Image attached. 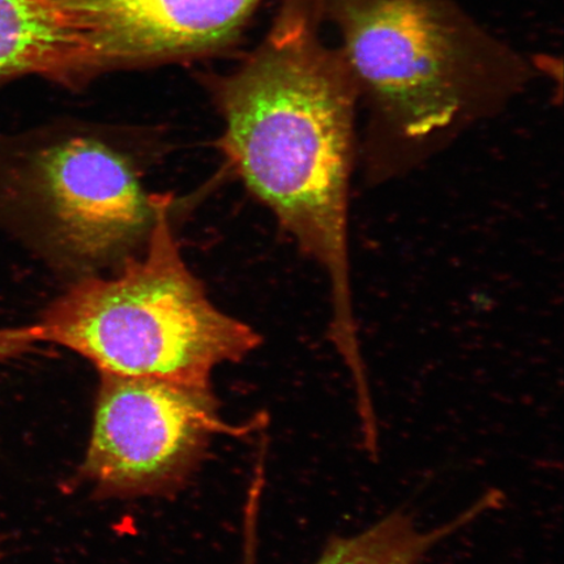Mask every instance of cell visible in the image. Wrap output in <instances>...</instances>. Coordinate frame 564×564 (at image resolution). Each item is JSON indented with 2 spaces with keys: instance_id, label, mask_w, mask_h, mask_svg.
I'll use <instances>...</instances> for the list:
<instances>
[{
  "instance_id": "1",
  "label": "cell",
  "mask_w": 564,
  "mask_h": 564,
  "mask_svg": "<svg viewBox=\"0 0 564 564\" xmlns=\"http://www.w3.org/2000/svg\"><path fill=\"white\" fill-rule=\"evenodd\" d=\"M322 25L314 0H284L262 44L212 88L224 121L218 147L247 189L326 274L329 337L359 379L366 365L348 228L359 97Z\"/></svg>"
},
{
  "instance_id": "2",
  "label": "cell",
  "mask_w": 564,
  "mask_h": 564,
  "mask_svg": "<svg viewBox=\"0 0 564 564\" xmlns=\"http://www.w3.org/2000/svg\"><path fill=\"white\" fill-rule=\"evenodd\" d=\"M369 115V167L387 178L503 108L533 79L519 53L455 0H314Z\"/></svg>"
},
{
  "instance_id": "3",
  "label": "cell",
  "mask_w": 564,
  "mask_h": 564,
  "mask_svg": "<svg viewBox=\"0 0 564 564\" xmlns=\"http://www.w3.org/2000/svg\"><path fill=\"white\" fill-rule=\"evenodd\" d=\"M173 197L158 194L143 252L108 274L74 281L47 306L41 343L76 352L100 376L210 387L212 373L262 344L249 324L221 312L182 257Z\"/></svg>"
},
{
  "instance_id": "4",
  "label": "cell",
  "mask_w": 564,
  "mask_h": 564,
  "mask_svg": "<svg viewBox=\"0 0 564 564\" xmlns=\"http://www.w3.org/2000/svg\"><path fill=\"white\" fill-rule=\"evenodd\" d=\"M158 137L117 127H56L28 148L13 187L35 242L74 281L108 274L144 251L158 194L145 176Z\"/></svg>"
},
{
  "instance_id": "5",
  "label": "cell",
  "mask_w": 564,
  "mask_h": 564,
  "mask_svg": "<svg viewBox=\"0 0 564 564\" xmlns=\"http://www.w3.org/2000/svg\"><path fill=\"white\" fill-rule=\"evenodd\" d=\"M225 425L210 387L101 376L80 474L100 496H159L199 467Z\"/></svg>"
},
{
  "instance_id": "6",
  "label": "cell",
  "mask_w": 564,
  "mask_h": 564,
  "mask_svg": "<svg viewBox=\"0 0 564 564\" xmlns=\"http://www.w3.org/2000/svg\"><path fill=\"white\" fill-rule=\"evenodd\" d=\"M263 0H59L75 41L69 86L231 44Z\"/></svg>"
},
{
  "instance_id": "7",
  "label": "cell",
  "mask_w": 564,
  "mask_h": 564,
  "mask_svg": "<svg viewBox=\"0 0 564 564\" xmlns=\"http://www.w3.org/2000/svg\"><path fill=\"white\" fill-rule=\"evenodd\" d=\"M74 55L59 0H0V80L40 75L69 86Z\"/></svg>"
},
{
  "instance_id": "8",
  "label": "cell",
  "mask_w": 564,
  "mask_h": 564,
  "mask_svg": "<svg viewBox=\"0 0 564 564\" xmlns=\"http://www.w3.org/2000/svg\"><path fill=\"white\" fill-rule=\"evenodd\" d=\"M503 492L490 490L446 524L423 529L412 514L394 511L357 534L336 535L315 564H422L427 554L477 519L502 505Z\"/></svg>"
},
{
  "instance_id": "9",
  "label": "cell",
  "mask_w": 564,
  "mask_h": 564,
  "mask_svg": "<svg viewBox=\"0 0 564 564\" xmlns=\"http://www.w3.org/2000/svg\"><path fill=\"white\" fill-rule=\"evenodd\" d=\"M41 343L39 324L0 329V361L23 356Z\"/></svg>"
},
{
  "instance_id": "10",
  "label": "cell",
  "mask_w": 564,
  "mask_h": 564,
  "mask_svg": "<svg viewBox=\"0 0 564 564\" xmlns=\"http://www.w3.org/2000/svg\"><path fill=\"white\" fill-rule=\"evenodd\" d=\"M0 547H2V544H0Z\"/></svg>"
}]
</instances>
